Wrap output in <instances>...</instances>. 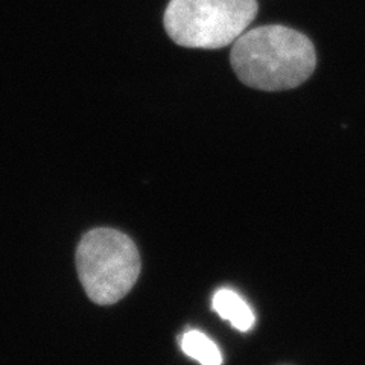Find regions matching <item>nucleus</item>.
<instances>
[{
  "instance_id": "obj_1",
  "label": "nucleus",
  "mask_w": 365,
  "mask_h": 365,
  "mask_svg": "<svg viewBox=\"0 0 365 365\" xmlns=\"http://www.w3.org/2000/svg\"><path fill=\"white\" fill-rule=\"evenodd\" d=\"M230 61L241 81L256 90L283 91L302 86L317 67L314 43L282 25L245 31L232 44Z\"/></svg>"
},
{
  "instance_id": "obj_2",
  "label": "nucleus",
  "mask_w": 365,
  "mask_h": 365,
  "mask_svg": "<svg viewBox=\"0 0 365 365\" xmlns=\"http://www.w3.org/2000/svg\"><path fill=\"white\" fill-rule=\"evenodd\" d=\"M257 9L256 0H170L163 25L182 48L221 49L242 36Z\"/></svg>"
},
{
  "instance_id": "obj_3",
  "label": "nucleus",
  "mask_w": 365,
  "mask_h": 365,
  "mask_svg": "<svg viewBox=\"0 0 365 365\" xmlns=\"http://www.w3.org/2000/svg\"><path fill=\"white\" fill-rule=\"evenodd\" d=\"M76 268L90 300L113 304L134 287L140 274V256L127 235L113 228H95L78 245Z\"/></svg>"
},
{
  "instance_id": "obj_4",
  "label": "nucleus",
  "mask_w": 365,
  "mask_h": 365,
  "mask_svg": "<svg viewBox=\"0 0 365 365\" xmlns=\"http://www.w3.org/2000/svg\"><path fill=\"white\" fill-rule=\"evenodd\" d=\"M212 306L215 312L239 332H248L255 326L256 315L250 304L233 289L221 288L215 292Z\"/></svg>"
},
{
  "instance_id": "obj_5",
  "label": "nucleus",
  "mask_w": 365,
  "mask_h": 365,
  "mask_svg": "<svg viewBox=\"0 0 365 365\" xmlns=\"http://www.w3.org/2000/svg\"><path fill=\"white\" fill-rule=\"evenodd\" d=\"M180 347L192 359L201 365H221L222 355L220 347L200 330H187L180 336Z\"/></svg>"
}]
</instances>
